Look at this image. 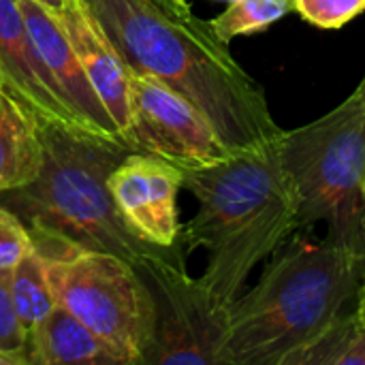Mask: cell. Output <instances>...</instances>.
Segmentation results:
<instances>
[{"label": "cell", "mask_w": 365, "mask_h": 365, "mask_svg": "<svg viewBox=\"0 0 365 365\" xmlns=\"http://www.w3.org/2000/svg\"><path fill=\"white\" fill-rule=\"evenodd\" d=\"M36 2H41L45 9H49L53 15H58V13L62 11V6H64V2H66V0H36Z\"/></svg>", "instance_id": "23"}, {"label": "cell", "mask_w": 365, "mask_h": 365, "mask_svg": "<svg viewBox=\"0 0 365 365\" xmlns=\"http://www.w3.org/2000/svg\"><path fill=\"white\" fill-rule=\"evenodd\" d=\"M0 349L26 355V331L11 295V269H0Z\"/></svg>", "instance_id": "19"}, {"label": "cell", "mask_w": 365, "mask_h": 365, "mask_svg": "<svg viewBox=\"0 0 365 365\" xmlns=\"http://www.w3.org/2000/svg\"><path fill=\"white\" fill-rule=\"evenodd\" d=\"M128 143L137 152L156 154L178 167H203L231 154L210 120L156 77L128 71Z\"/></svg>", "instance_id": "8"}, {"label": "cell", "mask_w": 365, "mask_h": 365, "mask_svg": "<svg viewBox=\"0 0 365 365\" xmlns=\"http://www.w3.org/2000/svg\"><path fill=\"white\" fill-rule=\"evenodd\" d=\"M0 90L36 122L81 128L60 86L38 58L17 0H0Z\"/></svg>", "instance_id": "10"}, {"label": "cell", "mask_w": 365, "mask_h": 365, "mask_svg": "<svg viewBox=\"0 0 365 365\" xmlns=\"http://www.w3.org/2000/svg\"><path fill=\"white\" fill-rule=\"evenodd\" d=\"M32 248L26 225L4 205H0V269H13Z\"/></svg>", "instance_id": "20"}, {"label": "cell", "mask_w": 365, "mask_h": 365, "mask_svg": "<svg viewBox=\"0 0 365 365\" xmlns=\"http://www.w3.org/2000/svg\"><path fill=\"white\" fill-rule=\"evenodd\" d=\"M109 190L124 220L156 246L180 244L178 165L148 152H130L109 175Z\"/></svg>", "instance_id": "9"}, {"label": "cell", "mask_w": 365, "mask_h": 365, "mask_svg": "<svg viewBox=\"0 0 365 365\" xmlns=\"http://www.w3.org/2000/svg\"><path fill=\"white\" fill-rule=\"evenodd\" d=\"M357 308H355V312L359 314V319L365 323V276L364 280H361V284H359V291H357Z\"/></svg>", "instance_id": "22"}, {"label": "cell", "mask_w": 365, "mask_h": 365, "mask_svg": "<svg viewBox=\"0 0 365 365\" xmlns=\"http://www.w3.org/2000/svg\"><path fill=\"white\" fill-rule=\"evenodd\" d=\"M287 171L299 231L323 222L325 240L365 263V101L351 92L325 115L280 130L274 141Z\"/></svg>", "instance_id": "5"}, {"label": "cell", "mask_w": 365, "mask_h": 365, "mask_svg": "<svg viewBox=\"0 0 365 365\" xmlns=\"http://www.w3.org/2000/svg\"><path fill=\"white\" fill-rule=\"evenodd\" d=\"M17 4L24 13L38 58L60 86L79 126L92 135L124 141L118 124L88 79V73L71 47L58 17L36 0H17Z\"/></svg>", "instance_id": "11"}, {"label": "cell", "mask_w": 365, "mask_h": 365, "mask_svg": "<svg viewBox=\"0 0 365 365\" xmlns=\"http://www.w3.org/2000/svg\"><path fill=\"white\" fill-rule=\"evenodd\" d=\"M216 2H225V4H227V2H231V0H216Z\"/></svg>", "instance_id": "25"}, {"label": "cell", "mask_w": 365, "mask_h": 365, "mask_svg": "<svg viewBox=\"0 0 365 365\" xmlns=\"http://www.w3.org/2000/svg\"><path fill=\"white\" fill-rule=\"evenodd\" d=\"M274 141L203 167H180L182 188L197 201L180 240L188 252L207 255L201 282L229 306L255 267L299 231L295 197Z\"/></svg>", "instance_id": "3"}, {"label": "cell", "mask_w": 365, "mask_h": 365, "mask_svg": "<svg viewBox=\"0 0 365 365\" xmlns=\"http://www.w3.org/2000/svg\"><path fill=\"white\" fill-rule=\"evenodd\" d=\"M0 365H30L24 353H9L0 349Z\"/></svg>", "instance_id": "21"}, {"label": "cell", "mask_w": 365, "mask_h": 365, "mask_svg": "<svg viewBox=\"0 0 365 365\" xmlns=\"http://www.w3.org/2000/svg\"><path fill=\"white\" fill-rule=\"evenodd\" d=\"M364 11L365 0H293V13L321 30H340Z\"/></svg>", "instance_id": "18"}, {"label": "cell", "mask_w": 365, "mask_h": 365, "mask_svg": "<svg viewBox=\"0 0 365 365\" xmlns=\"http://www.w3.org/2000/svg\"><path fill=\"white\" fill-rule=\"evenodd\" d=\"M11 295L28 342L34 329L58 306L47 272V261L34 250V246L11 269Z\"/></svg>", "instance_id": "16"}, {"label": "cell", "mask_w": 365, "mask_h": 365, "mask_svg": "<svg viewBox=\"0 0 365 365\" xmlns=\"http://www.w3.org/2000/svg\"><path fill=\"white\" fill-rule=\"evenodd\" d=\"M365 263L349 250L293 233L229 306L222 365H284L357 297Z\"/></svg>", "instance_id": "4"}, {"label": "cell", "mask_w": 365, "mask_h": 365, "mask_svg": "<svg viewBox=\"0 0 365 365\" xmlns=\"http://www.w3.org/2000/svg\"><path fill=\"white\" fill-rule=\"evenodd\" d=\"M154 306L152 342L143 364L222 365L229 304L186 269V255L135 269Z\"/></svg>", "instance_id": "7"}, {"label": "cell", "mask_w": 365, "mask_h": 365, "mask_svg": "<svg viewBox=\"0 0 365 365\" xmlns=\"http://www.w3.org/2000/svg\"><path fill=\"white\" fill-rule=\"evenodd\" d=\"M130 73L190 101L231 152L274 141L282 126L263 86L233 58L188 0H81Z\"/></svg>", "instance_id": "1"}, {"label": "cell", "mask_w": 365, "mask_h": 365, "mask_svg": "<svg viewBox=\"0 0 365 365\" xmlns=\"http://www.w3.org/2000/svg\"><path fill=\"white\" fill-rule=\"evenodd\" d=\"M43 165L38 122L0 90V192L32 182Z\"/></svg>", "instance_id": "14"}, {"label": "cell", "mask_w": 365, "mask_h": 365, "mask_svg": "<svg viewBox=\"0 0 365 365\" xmlns=\"http://www.w3.org/2000/svg\"><path fill=\"white\" fill-rule=\"evenodd\" d=\"M30 365H122L128 359L60 304L26 342Z\"/></svg>", "instance_id": "13"}, {"label": "cell", "mask_w": 365, "mask_h": 365, "mask_svg": "<svg viewBox=\"0 0 365 365\" xmlns=\"http://www.w3.org/2000/svg\"><path fill=\"white\" fill-rule=\"evenodd\" d=\"M355 92H357V94H359V96L365 101V75H364V79H361V83L357 86V90H355Z\"/></svg>", "instance_id": "24"}, {"label": "cell", "mask_w": 365, "mask_h": 365, "mask_svg": "<svg viewBox=\"0 0 365 365\" xmlns=\"http://www.w3.org/2000/svg\"><path fill=\"white\" fill-rule=\"evenodd\" d=\"M47 272L62 308L122 353L128 364L145 361L154 306L145 282L130 263L115 255L83 250L49 259Z\"/></svg>", "instance_id": "6"}, {"label": "cell", "mask_w": 365, "mask_h": 365, "mask_svg": "<svg viewBox=\"0 0 365 365\" xmlns=\"http://www.w3.org/2000/svg\"><path fill=\"white\" fill-rule=\"evenodd\" d=\"M71 47L83 64L88 79L105 103L113 122L118 124L124 141L128 143L130 130V101H128V68L120 53L92 17L81 0H66L56 15Z\"/></svg>", "instance_id": "12"}, {"label": "cell", "mask_w": 365, "mask_h": 365, "mask_svg": "<svg viewBox=\"0 0 365 365\" xmlns=\"http://www.w3.org/2000/svg\"><path fill=\"white\" fill-rule=\"evenodd\" d=\"M43 165L38 175L0 192L2 205L28 229L43 259H64L83 250L124 259L135 269L186 255L184 244L156 246L122 216L109 190V175L130 154V143L98 137L77 126L38 122Z\"/></svg>", "instance_id": "2"}, {"label": "cell", "mask_w": 365, "mask_h": 365, "mask_svg": "<svg viewBox=\"0 0 365 365\" xmlns=\"http://www.w3.org/2000/svg\"><path fill=\"white\" fill-rule=\"evenodd\" d=\"M289 13H293V0H231L210 24L225 43H231L237 36L265 32Z\"/></svg>", "instance_id": "17"}, {"label": "cell", "mask_w": 365, "mask_h": 365, "mask_svg": "<svg viewBox=\"0 0 365 365\" xmlns=\"http://www.w3.org/2000/svg\"><path fill=\"white\" fill-rule=\"evenodd\" d=\"M284 365H365V323L357 312H340Z\"/></svg>", "instance_id": "15"}]
</instances>
